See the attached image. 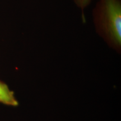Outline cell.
Masks as SVG:
<instances>
[{
  "label": "cell",
  "instance_id": "cell-1",
  "mask_svg": "<svg viewBox=\"0 0 121 121\" xmlns=\"http://www.w3.org/2000/svg\"><path fill=\"white\" fill-rule=\"evenodd\" d=\"M96 31L116 49L121 47V0H99L94 12Z\"/></svg>",
  "mask_w": 121,
  "mask_h": 121
},
{
  "label": "cell",
  "instance_id": "cell-2",
  "mask_svg": "<svg viewBox=\"0 0 121 121\" xmlns=\"http://www.w3.org/2000/svg\"><path fill=\"white\" fill-rule=\"evenodd\" d=\"M0 103L8 106L17 107L19 102L14 93L9 89L7 84L0 80Z\"/></svg>",
  "mask_w": 121,
  "mask_h": 121
},
{
  "label": "cell",
  "instance_id": "cell-3",
  "mask_svg": "<svg viewBox=\"0 0 121 121\" xmlns=\"http://www.w3.org/2000/svg\"><path fill=\"white\" fill-rule=\"evenodd\" d=\"M92 0H73L75 4H76L78 8L81 9L82 11L90 4Z\"/></svg>",
  "mask_w": 121,
  "mask_h": 121
}]
</instances>
